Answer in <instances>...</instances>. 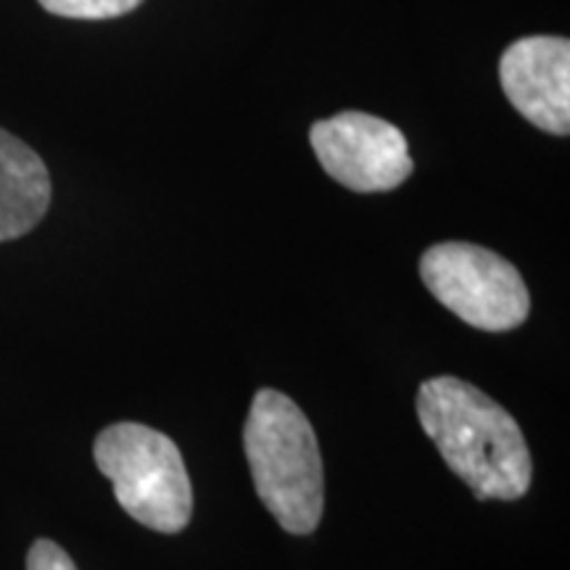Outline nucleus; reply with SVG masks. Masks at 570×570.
<instances>
[{"instance_id":"f257e3e1","label":"nucleus","mask_w":570,"mask_h":570,"mask_svg":"<svg viewBox=\"0 0 570 570\" xmlns=\"http://www.w3.org/2000/svg\"><path fill=\"white\" fill-rule=\"evenodd\" d=\"M417 420L475 499L525 497L533 479L529 444L515 417L481 389L452 375L431 377L417 391Z\"/></svg>"},{"instance_id":"f03ea898","label":"nucleus","mask_w":570,"mask_h":570,"mask_svg":"<svg viewBox=\"0 0 570 570\" xmlns=\"http://www.w3.org/2000/svg\"><path fill=\"white\" fill-rule=\"evenodd\" d=\"M244 449L256 494L281 529L296 537L315 531L325 504L323 454L315 428L294 399L275 389L256 391Z\"/></svg>"},{"instance_id":"7ed1b4c3","label":"nucleus","mask_w":570,"mask_h":570,"mask_svg":"<svg viewBox=\"0 0 570 570\" xmlns=\"http://www.w3.org/2000/svg\"><path fill=\"white\" fill-rule=\"evenodd\" d=\"M92 460L111 481L132 520L159 533H180L194 515V487L169 436L140 423H114L98 433Z\"/></svg>"},{"instance_id":"20e7f679","label":"nucleus","mask_w":570,"mask_h":570,"mask_svg":"<svg viewBox=\"0 0 570 570\" xmlns=\"http://www.w3.org/2000/svg\"><path fill=\"white\" fill-rule=\"evenodd\" d=\"M420 277L433 298L479 331L504 333L525 323L531 296L504 256L475 244L449 240L420 259Z\"/></svg>"},{"instance_id":"39448f33","label":"nucleus","mask_w":570,"mask_h":570,"mask_svg":"<svg viewBox=\"0 0 570 570\" xmlns=\"http://www.w3.org/2000/svg\"><path fill=\"white\" fill-rule=\"evenodd\" d=\"M309 142L325 173L354 194H386L415 169L404 132L365 111H341L315 122Z\"/></svg>"},{"instance_id":"423d86ee","label":"nucleus","mask_w":570,"mask_h":570,"mask_svg":"<svg viewBox=\"0 0 570 570\" xmlns=\"http://www.w3.org/2000/svg\"><path fill=\"white\" fill-rule=\"evenodd\" d=\"M499 80L520 117L539 130L570 132V42L566 38L515 40L499 61Z\"/></svg>"},{"instance_id":"0eeeda50","label":"nucleus","mask_w":570,"mask_h":570,"mask_svg":"<svg viewBox=\"0 0 570 570\" xmlns=\"http://www.w3.org/2000/svg\"><path fill=\"white\" fill-rule=\"evenodd\" d=\"M51 206V175L46 161L0 127V244L21 238Z\"/></svg>"},{"instance_id":"6e6552de","label":"nucleus","mask_w":570,"mask_h":570,"mask_svg":"<svg viewBox=\"0 0 570 570\" xmlns=\"http://www.w3.org/2000/svg\"><path fill=\"white\" fill-rule=\"evenodd\" d=\"M46 11L63 19L101 21L117 19L138 9L142 0H38Z\"/></svg>"},{"instance_id":"1a4fd4ad","label":"nucleus","mask_w":570,"mask_h":570,"mask_svg":"<svg viewBox=\"0 0 570 570\" xmlns=\"http://www.w3.org/2000/svg\"><path fill=\"white\" fill-rule=\"evenodd\" d=\"M27 570H77V566L56 541L38 539L27 552Z\"/></svg>"}]
</instances>
